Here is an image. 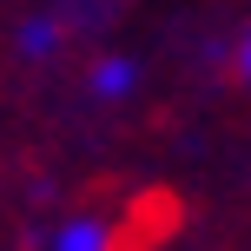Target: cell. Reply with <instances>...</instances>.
Here are the masks:
<instances>
[{"label":"cell","mask_w":251,"mask_h":251,"mask_svg":"<svg viewBox=\"0 0 251 251\" xmlns=\"http://www.w3.org/2000/svg\"><path fill=\"white\" fill-rule=\"evenodd\" d=\"M231 73H238L245 86H251V26H245L238 40H231Z\"/></svg>","instance_id":"4"},{"label":"cell","mask_w":251,"mask_h":251,"mask_svg":"<svg viewBox=\"0 0 251 251\" xmlns=\"http://www.w3.org/2000/svg\"><path fill=\"white\" fill-rule=\"evenodd\" d=\"M66 26H73V13H60V7L26 13V20L13 26V47H20V60H53V53L66 47Z\"/></svg>","instance_id":"3"},{"label":"cell","mask_w":251,"mask_h":251,"mask_svg":"<svg viewBox=\"0 0 251 251\" xmlns=\"http://www.w3.org/2000/svg\"><path fill=\"white\" fill-rule=\"evenodd\" d=\"M40 251H119V225L106 212H66L40 238Z\"/></svg>","instance_id":"1"},{"label":"cell","mask_w":251,"mask_h":251,"mask_svg":"<svg viewBox=\"0 0 251 251\" xmlns=\"http://www.w3.org/2000/svg\"><path fill=\"white\" fill-rule=\"evenodd\" d=\"M132 93H139V60L132 53H100L86 66V100L93 106H126Z\"/></svg>","instance_id":"2"}]
</instances>
